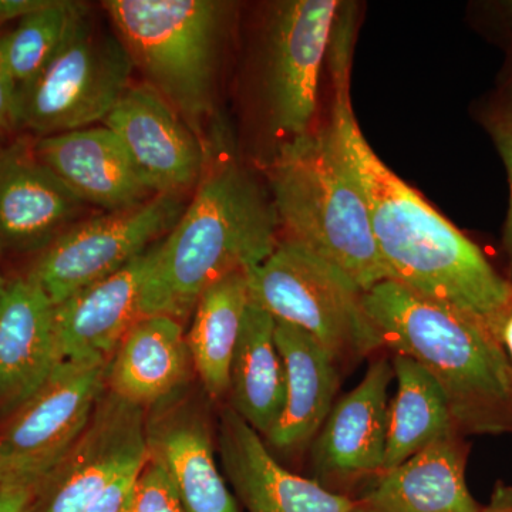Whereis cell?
I'll return each instance as SVG.
<instances>
[{"mask_svg":"<svg viewBox=\"0 0 512 512\" xmlns=\"http://www.w3.org/2000/svg\"><path fill=\"white\" fill-rule=\"evenodd\" d=\"M352 66V59L329 62L333 101L326 128L365 198L389 281L463 312L494 335L512 298L510 279L367 143L350 97Z\"/></svg>","mask_w":512,"mask_h":512,"instance_id":"obj_1","label":"cell"},{"mask_svg":"<svg viewBox=\"0 0 512 512\" xmlns=\"http://www.w3.org/2000/svg\"><path fill=\"white\" fill-rule=\"evenodd\" d=\"M278 234L274 201L254 175L232 158L215 161L180 220L157 242L141 318H187L205 289L261 265L278 247Z\"/></svg>","mask_w":512,"mask_h":512,"instance_id":"obj_2","label":"cell"},{"mask_svg":"<svg viewBox=\"0 0 512 512\" xmlns=\"http://www.w3.org/2000/svg\"><path fill=\"white\" fill-rule=\"evenodd\" d=\"M363 308L383 348L436 380L461 436L512 434L510 370L483 323L394 281L363 292Z\"/></svg>","mask_w":512,"mask_h":512,"instance_id":"obj_3","label":"cell"},{"mask_svg":"<svg viewBox=\"0 0 512 512\" xmlns=\"http://www.w3.org/2000/svg\"><path fill=\"white\" fill-rule=\"evenodd\" d=\"M268 178L284 239L336 266L363 292L389 281L365 198L328 128L284 141Z\"/></svg>","mask_w":512,"mask_h":512,"instance_id":"obj_4","label":"cell"},{"mask_svg":"<svg viewBox=\"0 0 512 512\" xmlns=\"http://www.w3.org/2000/svg\"><path fill=\"white\" fill-rule=\"evenodd\" d=\"M134 66L204 141L227 5L214 0H107Z\"/></svg>","mask_w":512,"mask_h":512,"instance_id":"obj_5","label":"cell"},{"mask_svg":"<svg viewBox=\"0 0 512 512\" xmlns=\"http://www.w3.org/2000/svg\"><path fill=\"white\" fill-rule=\"evenodd\" d=\"M247 275L252 302L311 335L340 367L383 349L363 308L362 289L309 249L281 239Z\"/></svg>","mask_w":512,"mask_h":512,"instance_id":"obj_6","label":"cell"},{"mask_svg":"<svg viewBox=\"0 0 512 512\" xmlns=\"http://www.w3.org/2000/svg\"><path fill=\"white\" fill-rule=\"evenodd\" d=\"M134 67L116 30L101 28L86 10L52 62L18 90V127L47 137L104 121Z\"/></svg>","mask_w":512,"mask_h":512,"instance_id":"obj_7","label":"cell"},{"mask_svg":"<svg viewBox=\"0 0 512 512\" xmlns=\"http://www.w3.org/2000/svg\"><path fill=\"white\" fill-rule=\"evenodd\" d=\"M185 207L183 194L154 195L137 207L79 221L40 252L28 276L59 305L164 238Z\"/></svg>","mask_w":512,"mask_h":512,"instance_id":"obj_8","label":"cell"},{"mask_svg":"<svg viewBox=\"0 0 512 512\" xmlns=\"http://www.w3.org/2000/svg\"><path fill=\"white\" fill-rule=\"evenodd\" d=\"M110 360H63L0 430V473L46 484L104 394ZM45 493V491H43Z\"/></svg>","mask_w":512,"mask_h":512,"instance_id":"obj_9","label":"cell"},{"mask_svg":"<svg viewBox=\"0 0 512 512\" xmlns=\"http://www.w3.org/2000/svg\"><path fill=\"white\" fill-rule=\"evenodd\" d=\"M338 0L275 3L266 22L265 94L269 119L286 140L313 130L322 67Z\"/></svg>","mask_w":512,"mask_h":512,"instance_id":"obj_10","label":"cell"},{"mask_svg":"<svg viewBox=\"0 0 512 512\" xmlns=\"http://www.w3.org/2000/svg\"><path fill=\"white\" fill-rule=\"evenodd\" d=\"M153 195L183 194L200 183L208 150L150 84L130 86L103 121Z\"/></svg>","mask_w":512,"mask_h":512,"instance_id":"obj_11","label":"cell"},{"mask_svg":"<svg viewBox=\"0 0 512 512\" xmlns=\"http://www.w3.org/2000/svg\"><path fill=\"white\" fill-rule=\"evenodd\" d=\"M147 458L143 409L104 393L86 430L47 481L45 512H86L110 483Z\"/></svg>","mask_w":512,"mask_h":512,"instance_id":"obj_12","label":"cell"},{"mask_svg":"<svg viewBox=\"0 0 512 512\" xmlns=\"http://www.w3.org/2000/svg\"><path fill=\"white\" fill-rule=\"evenodd\" d=\"M393 379L392 362L386 356L376 357L362 382L333 404L312 443L316 483L339 493V488L379 476L386 450L389 387Z\"/></svg>","mask_w":512,"mask_h":512,"instance_id":"obj_13","label":"cell"},{"mask_svg":"<svg viewBox=\"0 0 512 512\" xmlns=\"http://www.w3.org/2000/svg\"><path fill=\"white\" fill-rule=\"evenodd\" d=\"M84 208L33 144L0 147V252H42L79 222Z\"/></svg>","mask_w":512,"mask_h":512,"instance_id":"obj_14","label":"cell"},{"mask_svg":"<svg viewBox=\"0 0 512 512\" xmlns=\"http://www.w3.org/2000/svg\"><path fill=\"white\" fill-rule=\"evenodd\" d=\"M222 466L248 512H350L353 498L296 476L229 407L221 416Z\"/></svg>","mask_w":512,"mask_h":512,"instance_id":"obj_15","label":"cell"},{"mask_svg":"<svg viewBox=\"0 0 512 512\" xmlns=\"http://www.w3.org/2000/svg\"><path fill=\"white\" fill-rule=\"evenodd\" d=\"M157 242L116 274L55 305L57 349L62 362L110 360L128 330L141 318V291L153 265Z\"/></svg>","mask_w":512,"mask_h":512,"instance_id":"obj_16","label":"cell"},{"mask_svg":"<svg viewBox=\"0 0 512 512\" xmlns=\"http://www.w3.org/2000/svg\"><path fill=\"white\" fill-rule=\"evenodd\" d=\"M60 362L55 305L29 276L8 281L0 296V409H19Z\"/></svg>","mask_w":512,"mask_h":512,"instance_id":"obj_17","label":"cell"},{"mask_svg":"<svg viewBox=\"0 0 512 512\" xmlns=\"http://www.w3.org/2000/svg\"><path fill=\"white\" fill-rule=\"evenodd\" d=\"M33 148L39 160L86 205L113 212L154 197L109 128L40 137Z\"/></svg>","mask_w":512,"mask_h":512,"instance_id":"obj_18","label":"cell"},{"mask_svg":"<svg viewBox=\"0 0 512 512\" xmlns=\"http://www.w3.org/2000/svg\"><path fill=\"white\" fill-rule=\"evenodd\" d=\"M467 437L453 434L379 474L350 512H481L468 490Z\"/></svg>","mask_w":512,"mask_h":512,"instance_id":"obj_19","label":"cell"},{"mask_svg":"<svg viewBox=\"0 0 512 512\" xmlns=\"http://www.w3.org/2000/svg\"><path fill=\"white\" fill-rule=\"evenodd\" d=\"M276 345L284 360L286 399L266 446L299 456L312 446L335 404L340 366L308 333L276 320Z\"/></svg>","mask_w":512,"mask_h":512,"instance_id":"obj_20","label":"cell"},{"mask_svg":"<svg viewBox=\"0 0 512 512\" xmlns=\"http://www.w3.org/2000/svg\"><path fill=\"white\" fill-rule=\"evenodd\" d=\"M190 357L180 320L140 318L110 360V392L141 409L163 402L184 382Z\"/></svg>","mask_w":512,"mask_h":512,"instance_id":"obj_21","label":"cell"},{"mask_svg":"<svg viewBox=\"0 0 512 512\" xmlns=\"http://www.w3.org/2000/svg\"><path fill=\"white\" fill-rule=\"evenodd\" d=\"M148 454L160 461L185 512H239L215 461L210 427L198 414L174 412L146 424Z\"/></svg>","mask_w":512,"mask_h":512,"instance_id":"obj_22","label":"cell"},{"mask_svg":"<svg viewBox=\"0 0 512 512\" xmlns=\"http://www.w3.org/2000/svg\"><path fill=\"white\" fill-rule=\"evenodd\" d=\"M275 329L274 316L249 299L229 375L231 409L262 439L274 429L286 399Z\"/></svg>","mask_w":512,"mask_h":512,"instance_id":"obj_23","label":"cell"},{"mask_svg":"<svg viewBox=\"0 0 512 512\" xmlns=\"http://www.w3.org/2000/svg\"><path fill=\"white\" fill-rule=\"evenodd\" d=\"M397 390L387 409L386 450L380 474L424 448L458 433L439 384L410 357L394 355Z\"/></svg>","mask_w":512,"mask_h":512,"instance_id":"obj_24","label":"cell"},{"mask_svg":"<svg viewBox=\"0 0 512 512\" xmlns=\"http://www.w3.org/2000/svg\"><path fill=\"white\" fill-rule=\"evenodd\" d=\"M248 303L247 272H234L205 289L195 305L185 340L201 382L214 399L229 392L232 357Z\"/></svg>","mask_w":512,"mask_h":512,"instance_id":"obj_25","label":"cell"},{"mask_svg":"<svg viewBox=\"0 0 512 512\" xmlns=\"http://www.w3.org/2000/svg\"><path fill=\"white\" fill-rule=\"evenodd\" d=\"M86 10L84 3L56 0L55 5L19 20L15 30L0 36L3 56L18 90L52 62L74 22Z\"/></svg>","mask_w":512,"mask_h":512,"instance_id":"obj_26","label":"cell"},{"mask_svg":"<svg viewBox=\"0 0 512 512\" xmlns=\"http://www.w3.org/2000/svg\"><path fill=\"white\" fill-rule=\"evenodd\" d=\"M127 512H185L163 464L150 454L138 474Z\"/></svg>","mask_w":512,"mask_h":512,"instance_id":"obj_27","label":"cell"},{"mask_svg":"<svg viewBox=\"0 0 512 512\" xmlns=\"http://www.w3.org/2000/svg\"><path fill=\"white\" fill-rule=\"evenodd\" d=\"M485 128L493 138L498 153L503 158L510 183V207L504 225L503 247L507 256V278L512 284V109L507 104H495L484 116Z\"/></svg>","mask_w":512,"mask_h":512,"instance_id":"obj_28","label":"cell"},{"mask_svg":"<svg viewBox=\"0 0 512 512\" xmlns=\"http://www.w3.org/2000/svg\"><path fill=\"white\" fill-rule=\"evenodd\" d=\"M45 484L0 473V512H32Z\"/></svg>","mask_w":512,"mask_h":512,"instance_id":"obj_29","label":"cell"},{"mask_svg":"<svg viewBox=\"0 0 512 512\" xmlns=\"http://www.w3.org/2000/svg\"><path fill=\"white\" fill-rule=\"evenodd\" d=\"M143 466L128 468L124 471L90 504L86 512H127L134 485Z\"/></svg>","mask_w":512,"mask_h":512,"instance_id":"obj_30","label":"cell"},{"mask_svg":"<svg viewBox=\"0 0 512 512\" xmlns=\"http://www.w3.org/2000/svg\"><path fill=\"white\" fill-rule=\"evenodd\" d=\"M18 128V86L0 45V137Z\"/></svg>","mask_w":512,"mask_h":512,"instance_id":"obj_31","label":"cell"},{"mask_svg":"<svg viewBox=\"0 0 512 512\" xmlns=\"http://www.w3.org/2000/svg\"><path fill=\"white\" fill-rule=\"evenodd\" d=\"M56 0H0V25L15 19H25L33 13L50 8Z\"/></svg>","mask_w":512,"mask_h":512,"instance_id":"obj_32","label":"cell"},{"mask_svg":"<svg viewBox=\"0 0 512 512\" xmlns=\"http://www.w3.org/2000/svg\"><path fill=\"white\" fill-rule=\"evenodd\" d=\"M494 336L498 345L501 346V350H503L505 360H507L512 384V298L507 308H505L503 316L498 320L497 326H495Z\"/></svg>","mask_w":512,"mask_h":512,"instance_id":"obj_33","label":"cell"},{"mask_svg":"<svg viewBox=\"0 0 512 512\" xmlns=\"http://www.w3.org/2000/svg\"><path fill=\"white\" fill-rule=\"evenodd\" d=\"M481 512H512V485L498 481L491 494L490 503L484 505Z\"/></svg>","mask_w":512,"mask_h":512,"instance_id":"obj_34","label":"cell"},{"mask_svg":"<svg viewBox=\"0 0 512 512\" xmlns=\"http://www.w3.org/2000/svg\"><path fill=\"white\" fill-rule=\"evenodd\" d=\"M504 10L505 16H507L508 25H510V28L512 30V2L505 3Z\"/></svg>","mask_w":512,"mask_h":512,"instance_id":"obj_35","label":"cell"},{"mask_svg":"<svg viewBox=\"0 0 512 512\" xmlns=\"http://www.w3.org/2000/svg\"><path fill=\"white\" fill-rule=\"evenodd\" d=\"M6 285H8V279H5V276L0 274V296H2L3 291H5Z\"/></svg>","mask_w":512,"mask_h":512,"instance_id":"obj_36","label":"cell"},{"mask_svg":"<svg viewBox=\"0 0 512 512\" xmlns=\"http://www.w3.org/2000/svg\"><path fill=\"white\" fill-rule=\"evenodd\" d=\"M504 104H507L508 107H511L512 109V87H511V93H510V96L507 97V99H505L503 101Z\"/></svg>","mask_w":512,"mask_h":512,"instance_id":"obj_37","label":"cell"}]
</instances>
